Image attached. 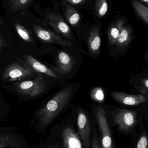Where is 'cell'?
I'll return each mask as SVG.
<instances>
[{
    "mask_svg": "<svg viewBox=\"0 0 148 148\" xmlns=\"http://www.w3.org/2000/svg\"><path fill=\"white\" fill-rule=\"evenodd\" d=\"M124 19H118L110 26L108 31L109 41L112 45L116 44L120 32L125 24Z\"/></svg>",
    "mask_w": 148,
    "mask_h": 148,
    "instance_id": "obj_17",
    "label": "cell"
},
{
    "mask_svg": "<svg viewBox=\"0 0 148 148\" xmlns=\"http://www.w3.org/2000/svg\"><path fill=\"white\" fill-rule=\"evenodd\" d=\"M4 45H5V42L2 36L0 34V50L2 48Z\"/></svg>",
    "mask_w": 148,
    "mask_h": 148,
    "instance_id": "obj_28",
    "label": "cell"
},
{
    "mask_svg": "<svg viewBox=\"0 0 148 148\" xmlns=\"http://www.w3.org/2000/svg\"><path fill=\"white\" fill-rule=\"evenodd\" d=\"M95 115L101 135V148H113L112 134L105 110L101 107H97Z\"/></svg>",
    "mask_w": 148,
    "mask_h": 148,
    "instance_id": "obj_6",
    "label": "cell"
},
{
    "mask_svg": "<svg viewBox=\"0 0 148 148\" xmlns=\"http://www.w3.org/2000/svg\"><path fill=\"white\" fill-rule=\"evenodd\" d=\"M132 32L129 26L124 25L116 41L117 47H126L128 45L132 38Z\"/></svg>",
    "mask_w": 148,
    "mask_h": 148,
    "instance_id": "obj_18",
    "label": "cell"
},
{
    "mask_svg": "<svg viewBox=\"0 0 148 148\" xmlns=\"http://www.w3.org/2000/svg\"><path fill=\"white\" fill-rule=\"evenodd\" d=\"M74 90L73 85H68L61 90L37 111L30 127L39 134L44 133L69 103Z\"/></svg>",
    "mask_w": 148,
    "mask_h": 148,
    "instance_id": "obj_1",
    "label": "cell"
},
{
    "mask_svg": "<svg viewBox=\"0 0 148 148\" xmlns=\"http://www.w3.org/2000/svg\"><path fill=\"white\" fill-rule=\"evenodd\" d=\"M140 1H141L142 2L144 3L147 4V5L148 4V0H140Z\"/></svg>",
    "mask_w": 148,
    "mask_h": 148,
    "instance_id": "obj_29",
    "label": "cell"
},
{
    "mask_svg": "<svg viewBox=\"0 0 148 148\" xmlns=\"http://www.w3.org/2000/svg\"><path fill=\"white\" fill-rule=\"evenodd\" d=\"M28 142L18 129L14 127L0 128V148H28Z\"/></svg>",
    "mask_w": 148,
    "mask_h": 148,
    "instance_id": "obj_3",
    "label": "cell"
},
{
    "mask_svg": "<svg viewBox=\"0 0 148 148\" xmlns=\"http://www.w3.org/2000/svg\"><path fill=\"white\" fill-rule=\"evenodd\" d=\"M52 4L53 8L46 7L43 9L39 3H35L33 7L36 14L39 16L37 18L43 26H50L57 34L71 39V30L60 13L57 1L54 0Z\"/></svg>",
    "mask_w": 148,
    "mask_h": 148,
    "instance_id": "obj_2",
    "label": "cell"
},
{
    "mask_svg": "<svg viewBox=\"0 0 148 148\" xmlns=\"http://www.w3.org/2000/svg\"><path fill=\"white\" fill-rule=\"evenodd\" d=\"M88 0H65V1L67 2L72 6L76 7H82L87 2Z\"/></svg>",
    "mask_w": 148,
    "mask_h": 148,
    "instance_id": "obj_23",
    "label": "cell"
},
{
    "mask_svg": "<svg viewBox=\"0 0 148 148\" xmlns=\"http://www.w3.org/2000/svg\"><path fill=\"white\" fill-rule=\"evenodd\" d=\"M142 84L144 85V87L146 88L148 90V78H144L142 79Z\"/></svg>",
    "mask_w": 148,
    "mask_h": 148,
    "instance_id": "obj_26",
    "label": "cell"
},
{
    "mask_svg": "<svg viewBox=\"0 0 148 148\" xmlns=\"http://www.w3.org/2000/svg\"><path fill=\"white\" fill-rule=\"evenodd\" d=\"M64 16L66 21L72 27L79 25L81 20V15L74 7L65 1H62Z\"/></svg>",
    "mask_w": 148,
    "mask_h": 148,
    "instance_id": "obj_14",
    "label": "cell"
},
{
    "mask_svg": "<svg viewBox=\"0 0 148 148\" xmlns=\"http://www.w3.org/2000/svg\"><path fill=\"white\" fill-rule=\"evenodd\" d=\"M137 88L142 94H147V89L144 86H138L137 87Z\"/></svg>",
    "mask_w": 148,
    "mask_h": 148,
    "instance_id": "obj_25",
    "label": "cell"
},
{
    "mask_svg": "<svg viewBox=\"0 0 148 148\" xmlns=\"http://www.w3.org/2000/svg\"><path fill=\"white\" fill-rule=\"evenodd\" d=\"M6 23V20L5 18L3 17L1 14H0V27L5 25Z\"/></svg>",
    "mask_w": 148,
    "mask_h": 148,
    "instance_id": "obj_27",
    "label": "cell"
},
{
    "mask_svg": "<svg viewBox=\"0 0 148 148\" xmlns=\"http://www.w3.org/2000/svg\"><path fill=\"white\" fill-rule=\"evenodd\" d=\"M136 115L135 111L119 110L114 113V120L121 130L127 132L136 123Z\"/></svg>",
    "mask_w": 148,
    "mask_h": 148,
    "instance_id": "obj_9",
    "label": "cell"
},
{
    "mask_svg": "<svg viewBox=\"0 0 148 148\" xmlns=\"http://www.w3.org/2000/svg\"><path fill=\"white\" fill-rule=\"evenodd\" d=\"M0 127V128H1V127Z\"/></svg>",
    "mask_w": 148,
    "mask_h": 148,
    "instance_id": "obj_32",
    "label": "cell"
},
{
    "mask_svg": "<svg viewBox=\"0 0 148 148\" xmlns=\"http://www.w3.org/2000/svg\"><path fill=\"white\" fill-rule=\"evenodd\" d=\"M91 98L99 103H103L105 99L104 91L101 88H95L90 92Z\"/></svg>",
    "mask_w": 148,
    "mask_h": 148,
    "instance_id": "obj_21",
    "label": "cell"
},
{
    "mask_svg": "<svg viewBox=\"0 0 148 148\" xmlns=\"http://www.w3.org/2000/svg\"><path fill=\"white\" fill-rule=\"evenodd\" d=\"M6 16L21 14L30 11L36 0H1Z\"/></svg>",
    "mask_w": 148,
    "mask_h": 148,
    "instance_id": "obj_7",
    "label": "cell"
},
{
    "mask_svg": "<svg viewBox=\"0 0 148 148\" xmlns=\"http://www.w3.org/2000/svg\"><path fill=\"white\" fill-rule=\"evenodd\" d=\"M1 118L2 117H1V116H0V121H1Z\"/></svg>",
    "mask_w": 148,
    "mask_h": 148,
    "instance_id": "obj_30",
    "label": "cell"
},
{
    "mask_svg": "<svg viewBox=\"0 0 148 148\" xmlns=\"http://www.w3.org/2000/svg\"><path fill=\"white\" fill-rule=\"evenodd\" d=\"M32 27L36 37L44 43L56 44L64 47L72 45L70 42L63 40L59 35L45 27L34 15L32 18Z\"/></svg>",
    "mask_w": 148,
    "mask_h": 148,
    "instance_id": "obj_4",
    "label": "cell"
},
{
    "mask_svg": "<svg viewBox=\"0 0 148 148\" xmlns=\"http://www.w3.org/2000/svg\"><path fill=\"white\" fill-rule=\"evenodd\" d=\"M147 136L144 134L139 139L136 148H147Z\"/></svg>",
    "mask_w": 148,
    "mask_h": 148,
    "instance_id": "obj_22",
    "label": "cell"
},
{
    "mask_svg": "<svg viewBox=\"0 0 148 148\" xmlns=\"http://www.w3.org/2000/svg\"><path fill=\"white\" fill-rule=\"evenodd\" d=\"M89 50L92 54H98L100 50L101 39L99 29L97 27H95L89 33L88 38Z\"/></svg>",
    "mask_w": 148,
    "mask_h": 148,
    "instance_id": "obj_16",
    "label": "cell"
},
{
    "mask_svg": "<svg viewBox=\"0 0 148 148\" xmlns=\"http://www.w3.org/2000/svg\"><path fill=\"white\" fill-rule=\"evenodd\" d=\"M15 88L22 95L29 97H36L47 89V85L43 75L40 74L34 79L17 83Z\"/></svg>",
    "mask_w": 148,
    "mask_h": 148,
    "instance_id": "obj_5",
    "label": "cell"
},
{
    "mask_svg": "<svg viewBox=\"0 0 148 148\" xmlns=\"http://www.w3.org/2000/svg\"><path fill=\"white\" fill-rule=\"evenodd\" d=\"M34 74L31 69L24 67L17 63H12L3 71L2 78L4 81L14 82L25 79Z\"/></svg>",
    "mask_w": 148,
    "mask_h": 148,
    "instance_id": "obj_8",
    "label": "cell"
},
{
    "mask_svg": "<svg viewBox=\"0 0 148 148\" xmlns=\"http://www.w3.org/2000/svg\"><path fill=\"white\" fill-rule=\"evenodd\" d=\"M61 136L63 148H83L79 135L70 126L63 128Z\"/></svg>",
    "mask_w": 148,
    "mask_h": 148,
    "instance_id": "obj_11",
    "label": "cell"
},
{
    "mask_svg": "<svg viewBox=\"0 0 148 148\" xmlns=\"http://www.w3.org/2000/svg\"><path fill=\"white\" fill-rule=\"evenodd\" d=\"M92 148H101L97 136L94 135L92 142Z\"/></svg>",
    "mask_w": 148,
    "mask_h": 148,
    "instance_id": "obj_24",
    "label": "cell"
},
{
    "mask_svg": "<svg viewBox=\"0 0 148 148\" xmlns=\"http://www.w3.org/2000/svg\"><path fill=\"white\" fill-rule=\"evenodd\" d=\"M24 58L28 64L36 72L45 74L53 78H59L58 76L53 70L50 69L31 56L26 55L24 56Z\"/></svg>",
    "mask_w": 148,
    "mask_h": 148,
    "instance_id": "obj_15",
    "label": "cell"
},
{
    "mask_svg": "<svg viewBox=\"0 0 148 148\" xmlns=\"http://www.w3.org/2000/svg\"><path fill=\"white\" fill-rule=\"evenodd\" d=\"M77 123L79 137L85 148H89L91 136L90 121L87 115L82 110L78 112Z\"/></svg>",
    "mask_w": 148,
    "mask_h": 148,
    "instance_id": "obj_10",
    "label": "cell"
},
{
    "mask_svg": "<svg viewBox=\"0 0 148 148\" xmlns=\"http://www.w3.org/2000/svg\"><path fill=\"white\" fill-rule=\"evenodd\" d=\"M112 96L116 101L129 106H136L147 100V97L142 95H128L119 91L113 92Z\"/></svg>",
    "mask_w": 148,
    "mask_h": 148,
    "instance_id": "obj_12",
    "label": "cell"
},
{
    "mask_svg": "<svg viewBox=\"0 0 148 148\" xmlns=\"http://www.w3.org/2000/svg\"><path fill=\"white\" fill-rule=\"evenodd\" d=\"M115 148V146H113V148Z\"/></svg>",
    "mask_w": 148,
    "mask_h": 148,
    "instance_id": "obj_31",
    "label": "cell"
},
{
    "mask_svg": "<svg viewBox=\"0 0 148 148\" xmlns=\"http://www.w3.org/2000/svg\"><path fill=\"white\" fill-rule=\"evenodd\" d=\"M132 4L138 15L146 23H148V8L136 0H132Z\"/></svg>",
    "mask_w": 148,
    "mask_h": 148,
    "instance_id": "obj_19",
    "label": "cell"
},
{
    "mask_svg": "<svg viewBox=\"0 0 148 148\" xmlns=\"http://www.w3.org/2000/svg\"><path fill=\"white\" fill-rule=\"evenodd\" d=\"M56 64V70L60 75H63L71 72L74 66V61L69 54L61 51L57 56Z\"/></svg>",
    "mask_w": 148,
    "mask_h": 148,
    "instance_id": "obj_13",
    "label": "cell"
},
{
    "mask_svg": "<svg viewBox=\"0 0 148 148\" xmlns=\"http://www.w3.org/2000/svg\"><path fill=\"white\" fill-rule=\"evenodd\" d=\"M107 0H96L95 6V11L96 16L102 18L105 16L108 10Z\"/></svg>",
    "mask_w": 148,
    "mask_h": 148,
    "instance_id": "obj_20",
    "label": "cell"
}]
</instances>
